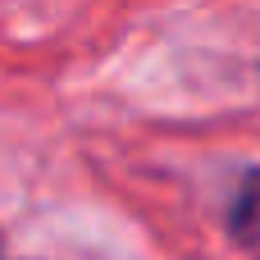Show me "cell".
<instances>
[{
    "label": "cell",
    "mask_w": 260,
    "mask_h": 260,
    "mask_svg": "<svg viewBox=\"0 0 260 260\" xmlns=\"http://www.w3.org/2000/svg\"><path fill=\"white\" fill-rule=\"evenodd\" d=\"M0 260H5V238H0Z\"/></svg>",
    "instance_id": "cell-2"
},
{
    "label": "cell",
    "mask_w": 260,
    "mask_h": 260,
    "mask_svg": "<svg viewBox=\"0 0 260 260\" xmlns=\"http://www.w3.org/2000/svg\"><path fill=\"white\" fill-rule=\"evenodd\" d=\"M229 233L242 242V247H256L260 242V169H251L242 178V187L233 192V206H229Z\"/></svg>",
    "instance_id": "cell-1"
}]
</instances>
